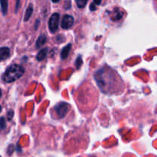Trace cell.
<instances>
[{
  "instance_id": "9",
  "label": "cell",
  "mask_w": 157,
  "mask_h": 157,
  "mask_svg": "<svg viewBox=\"0 0 157 157\" xmlns=\"http://www.w3.org/2000/svg\"><path fill=\"white\" fill-rule=\"evenodd\" d=\"M47 41V38L44 35H41V36H39V38H38L36 41V47L37 48H40L41 47L42 45H44V44Z\"/></svg>"
},
{
  "instance_id": "17",
  "label": "cell",
  "mask_w": 157,
  "mask_h": 157,
  "mask_svg": "<svg viewBox=\"0 0 157 157\" xmlns=\"http://www.w3.org/2000/svg\"><path fill=\"white\" fill-rule=\"evenodd\" d=\"M101 0H94V4L95 5V6H96V5H100L101 4Z\"/></svg>"
},
{
  "instance_id": "21",
  "label": "cell",
  "mask_w": 157,
  "mask_h": 157,
  "mask_svg": "<svg viewBox=\"0 0 157 157\" xmlns=\"http://www.w3.org/2000/svg\"><path fill=\"white\" fill-rule=\"evenodd\" d=\"M1 110H2V107H1V105H0V112H1Z\"/></svg>"
},
{
  "instance_id": "13",
  "label": "cell",
  "mask_w": 157,
  "mask_h": 157,
  "mask_svg": "<svg viewBox=\"0 0 157 157\" xmlns=\"http://www.w3.org/2000/svg\"><path fill=\"white\" fill-rule=\"evenodd\" d=\"M6 120H5L4 117H1L0 118V129L3 130V129L6 128Z\"/></svg>"
},
{
  "instance_id": "19",
  "label": "cell",
  "mask_w": 157,
  "mask_h": 157,
  "mask_svg": "<svg viewBox=\"0 0 157 157\" xmlns=\"http://www.w3.org/2000/svg\"><path fill=\"white\" fill-rule=\"evenodd\" d=\"M52 2L57 3V2H59L60 0H52Z\"/></svg>"
},
{
  "instance_id": "18",
  "label": "cell",
  "mask_w": 157,
  "mask_h": 157,
  "mask_svg": "<svg viewBox=\"0 0 157 157\" xmlns=\"http://www.w3.org/2000/svg\"><path fill=\"white\" fill-rule=\"evenodd\" d=\"M19 2H20V0H17L16 7H15V11H16V12H17V10H18V6H19Z\"/></svg>"
},
{
  "instance_id": "5",
  "label": "cell",
  "mask_w": 157,
  "mask_h": 157,
  "mask_svg": "<svg viewBox=\"0 0 157 157\" xmlns=\"http://www.w3.org/2000/svg\"><path fill=\"white\" fill-rule=\"evenodd\" d=\"M10 55V50L7 47L0 48V61H5Z\"/></svg>"
},
{
  "instance_id": "1",
  "label": "cell",
  "mask_w": 157,
  "mask_h": 157,
  "mask_svg": "<svg viewBox=\"0 0 157 157\" xmlns=\"http://www.w3.org/2000/svg\"><path fill=\"white\" fill-rule=\"evenodd\" d=\"M24 72L25 69L22 66L18 65V64H13L6 69V72L3 75L2 79L6 83L13 82L21 78Z\"/></svg>"
},
{
  "instance_id": "2",
  "label": "cell",
  "mask_w": 157,
  "mask_h": 157,
  "mask_svg": "<svg viewBox=\"0 0 157 157\" xmlns=\"http://www.w3.org/2000/svg\"><path fill=\"white\" fill-rule=\"evenodd\" d=\"M69 108H70V105L67 103L61 102L55 106V110L56 111L57 114L59 117V118H63L67 113Z\"/></svg>"
},
{
  "instance_id": "8",
  "label": "cell",
  "mask_w": 157,
  "mask_h": 157,
  "mask_svg": "<svg viewBox=\"0 0 157 157\" xmlns=\"http://www.w3.org/2000/svg\"><path fill=\"white\" fill-rule=\"evenodd\" d=\"M48 51V48L41 49V50L38 52V55H37V56H36L37 60H38V61H42V60H44V58L47 57Z\"/></svg>"
},
{
  "instance_id": "10",
  "label": "cell",
  "mask_w": 157,
  "mask_h": 157,
  "mask_svg": "<svg viewBox=\"0 0 157 157\" xmlns=\"http://www.w3.org/2000/svg\"><path fill=\"white\" fill-rule=\"evenodd\" d=\"M0 4H1V9L2 14L6 15L8 12V0H0Z\"/></svg>"
},
{
  "instance_id": "11",
  "label": "cell",
  "mask_w": 157,
  "mask_h": 157,
  "mask_svg": "<svg viewBox=\"0 0 157 157\" xmlns=\"http://www.w3.org/2000/svg\"><path fill=\"white\" fill-rule=\"evenodd\" d=\"M32 12H33V7H32V5H30V6L28 7L27 10H26L25 12V18H24L25 21H27L28 20H29L30 17L32 16Z\"/></svg>"
},
{
  "instance_id": "14",
  "label": "cell",
  "mask_w": 157,
  "mask_h": 157,
  "mask_svg": "<svg viewBox=\"0 0 157 157\" xmlns=\"http://www.w3.org/2000/svg\"><path fill=\"white\" fill-rule=\"evenodd\" d=\"M83 61L82 60H81V57L79 56L78 57V58H77V61H76V67L77 68L79 69L80 67H81V65L82 64Z\"/></svg>"
},
{
  "instance_id": "15",
  "label": "cell",
  "mask_w": 157,
  "mask_h": 157,
  "mask_svg": "<svg viewBox=\"0 0 157 157\" xmlns=\"http://www.w3.org/2000/svg\"><path fill=\"white\" fill-rule=\"evenodd\" d=\"M13 114H14V112L13 110H9V112H8V114H7V117H8V121H12V117H13Z\"/></svg>"
},
{
  "instance_id": "4",
  "label": "cell",
  "mask_w": 157,
  "mask_h": 157,
  "mask_svg": "<svg viewBox=\"0 0 157 157\" xmlns=\"http://www.w3.org/2000/svg\"><path fill=\"white\" fill-rule=\"evenodd\" d=\"M74 24V18L70 15H64L61 20V26L64 29H68L72 27Z\"/></svg>"
},
{
  "instance_id": "7",
  "label": "cell",
  "mask_w": 157,
  "mask_h": 157,
  "mask_svg": "<svg viewBox=\"0 0 157 157\" xmlns=\"http://www.w3.org/2000/svg\"><path fill=\"white\" fill-rule=\"evenodd\" d=\"M123 12L121 10H120L119 9H116L113 12V15H111V19L113 21H118V20L121 19L123 17Z\"/></svg>"
},
{
  "instance_id": "12",
  "label": "cell",
  "mask_w": 157,
  "mask_h": 157,
  "mask_svg": "<svg viewBox=\"0 0 157 157\" xmlns=\"http://www.w3.org/2000/svg\"><path fill=\"white\" fill-rule=\"evenodd\" d=\"M87 2V0H77V6H78V8L81 9V8L85 7Z\"/></svg>"
},
{
  "instance_id": "20",
  "label": "cell",
  "mask_w": 157,
  "mask_h": 157,
  "mask_svg": "<svg viewBox=\"0 0 157 157\" xmlns=\"http://www.w3.org/2000/svg\"><path fill=\"white\" fill-rule=\"evenodd\" d=\"M2 96V91H1V89H0V98H1Z\"/></svg>"
},
{
  "instance_id": "6",
  "label": "cell",
  "mask_w": 157,
  "mask_h": 157,
  "mask_svg": "<svg viewBox=\"0 0 157 157\" xmlns=\"http://www.w3.org/2000/svg\"><path fill=\"white\" fill-rule=\"evenodd\" d=\"M71 47H72V44H68L62 49V51H61V59L64 60V59H66L67 57H68L69 53H70V51H71Z\"/></svg>"
},
{
  "instance_id": "3",
  "label": "cell",
  "mask_w": 157,
  "mask_h": 157,
  "mask_svg": "<svg viewBox=\"0 0 157 157\" xmlns=\"http://www.w3.org/2000/svg\"><path fill=\"white\" fill-rule=\"evenodd\" d=\"M59 19H60V15L58 13H54L53 15L51 16L50 19L48 21V27L50 29L51 32L55 33L58 31V25H59Z\"/></svg>"
},
{
  "instance_id": "16",
  "label": "cell",
  "mask_w": 157,
  "mask_h": 157,
  "mask_svg": "<svg viewBox=\"0 0 157 157\" xmlns=\"http://www.w3.org/2000/svg\"><path fill=\"white\" fill-rule=\"evenodd\" d=\"M90 10H91V11H94L95 9H96V6H95V5L94 4V3H92V4L90 5Z\"/></svg>"
}]
</instances>
